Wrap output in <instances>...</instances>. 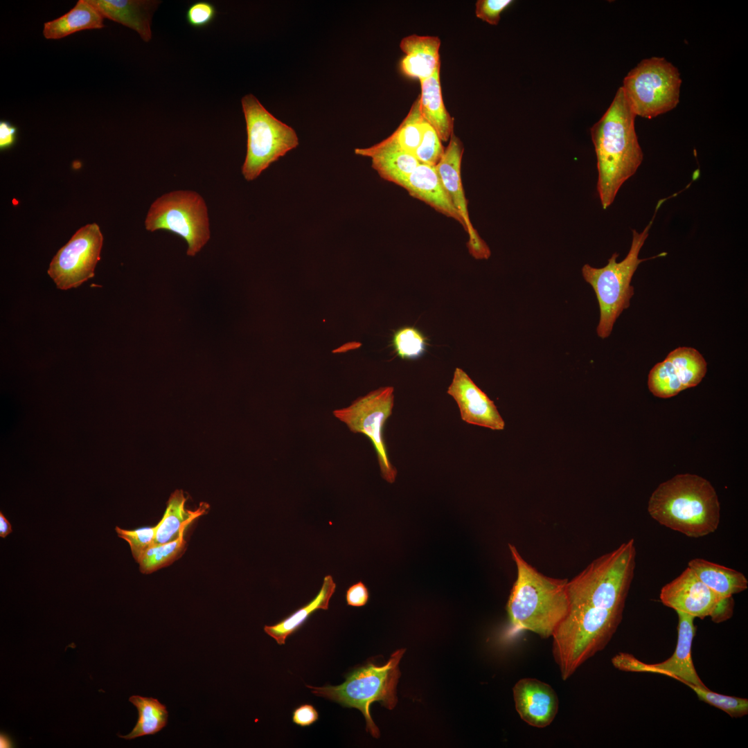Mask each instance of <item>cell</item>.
Returning <instances> with one entry per match:
<instances>
[{
  "instance_id": "6da1fadb",
  "label": "cell",
  "mask_w": 748,
  "mask_h": 748,
  "mask_svg": "<svg viewBox=\"0 0 748 748\" xmlns=\"http://www.w3.org/2000/svg\"><path fill=\"white\" fill-rule=\"evenodd\" d=\"M635 117L619 87L607 110L590 129L597 159L596 188L603 209L614 202L620 188L642 163Z\"/></svg>"
},
{
  "instance_id": "7a4b0ae2",
  "label": "cell",
  "mask_w": 748,
  "mask_h": 748,
  "mask_svg": "<svg viewBox=\"0 0 748 748\" xmlns=\"http://www.w3.org/2000/svg\"><path fill=\"white\" fill-rule=\"evenodd\" d=\"M508 548L517 568V578L506 604L511 627L514 632L531 631L548 639L570 609L569 580L542 574L524 559L514 545L509 544Z\"/></svg>"
},
{
  "instance_id": "3957f363",
  "label": "cell",
  "mask_w": 748,
  "mask_h": 748,
  "mask_svg": "<svg viewBox=\"0 0 748 748\" xmlns=\"http://www.w3.org/2000/svg\"><path fill=\"white\" fill-rule=\"evenodd\" d=\"M648 511L661 525L692 538L715 532L720 519L714 488L691 474H678L659 484L650 497Z\"/></svg>"
},
{
  "instance_id": "277c9868",
  "label": "cell",
  "mask_w": 748,
  "mask_h": 748,
  "mask_svg": "<svg viewBox=\"0 0 748 748\" xmlns=\"http://www.w3.org/2000/svg\"><path fill=\"white\" fill-rule=\"evenodd\" d=\"M623 611L571 605L553 633L552 653L565 681L587 660L603 650L623 618Z\"/></svg>"
},
{
  "instance_id": "5b68a950",
  "label": "cell",
  "mask_w": 748,
  "mask_h": 748,
  "mask_svg": "<svg viewBox=\"0 0 748 748\" xmlns=\"http://www.w3.org/2000/svg\"><path fill=\"white\" fill-rule=\"evenodd\" d=\"M634 539L593 560L571 580L567 589L571 605L623 611L636 566Z\"/></svg>"
},
{
  "instance_id": "8992f818",
  "label": "cell",
  "mask_w": 748,
  "mask_h": 748,
  "mask_svg": "<svg viewBox=\"0 0 748 748\" xmlns=\"http://www.w3.org/2000/svg\"><path fill=\"white\" fill-rule=\"evenodd\" d=\"M666 199L664 198L658 202L652 220L642 232L632 230L631 247L622 261L617 262L619 254L614 253L603 267L596 268L588 264L582 267L583 278L592 287L598 302L600 319L596 332L602 339L610 335L618 317L630 307V299L634 294V287L630 283L638 266L645 260L666 255L664 252L648 258H639L657 213Z\"/></svg>"
},
{
  "instance_id": "52a82bcc",
  "label": "cell",
  "mask_w": 748,
  "mask_h": 748,
  "mask_svg": "<svg viewBox=\"0 0 748 748\" xmlns=\"http://www.w3.org/2000/svg\"><path fill=\"white\" fill-rule=\"evenodd\" d=\"M404 652L405 649L396 650L383 666L368 663L353 670L341 684L321 687L306 685V687L317 696L337 702L344 707L359 710L366 720V730L378 738L380 733L371 718L370 707L375 702L390 710L395 706L396 686L400 676L399 663Z\"/></svg>"
},
{
  "instance_id": "ba28073f",
  "label": "cell",
  "mask_w": 748,
  "mask_h": 748,
  "mask_svg": "<svg viewBox=\"0 0 748 748\" xmlns=\"http://www.w3.org/2000/svg\"><path fill=\"white\" fill-rule=\"evenodd\" d=\"M241 103L247 134L242 173L247 181H252L272 163L296 148L299 139L292 127L274 117L253 95H245Z\"/></svg>"
},
{
  "instance_id": "9c48e42d",
  "label": "cell",
  "mask_w": 748,
  "mask_h": 748,
  "mask_svg": "<svg viewBox=\"0 0 748 748\" xmlns=\"http://www.w3.org/2000/svg\"><path fill=\"white\" fill-rule=\"evenodd\" d=\"M681 84L674 65L664 57H652L632 69L621 87L636 116L652 118L676 107Z\"/></svg>"
},
{
  "instance_id": "30bf717a",
  "label": "cell",
  "mask_w": 748,
  "mask_h": 748,
  "mask_svg": "<svg viewBox=\"0 0 748 748\" xmlns=\"http://www.w3.org/2000/svg\"><path fill=\"white\" fill-rule=\"evenodd\" d=\"M149 231L164 230L177 234L188 244V256H195L210 238L206 204L202 197L190 190H176L157 198L145 220Z\"/></svg>"
},
{
  "instance_id": "8fae6325",
  "label": "cell",
  "mask_w": 748,
  "mask_h": 748,
  "mask_svg": "<svg viewBox=\"0 0 748 748\" xmlns=\"http://www.w3.org/2000/svg\"><path fill=\"white\" fill-rule=\"evenodd\" d=\"M393 406L394 389L384 386L357 398L347 407L332 412L350 431L363 434L370 439L377 455L381 476L389 483H394L398 472L389 458L383 429L392 414Z\"/></svg>"
},
{
  "instance_id": "7c38bea8",
  "label": "cell",
  "mask_w": 748,
  "mask_h": 748,
  "mask_svg": "<svg viewBox=\"0 0 748 748\" xmlns=\"http://www.w3.org/2000/svg\"><path fill=\"white\" fill-rule=\"evenodd\" d=\"M103 244V236L97 224L79 229L50 262L47 273L57 287L76 288L93 278Z\"/></svg>"
},
{
  "instance_id": "4fadbf2b",
  "label": "cell",
  "mask_w": 748,
  "mask_h": 748,
  "mask_svg": "<svg viewBox=\"0 0 748 748\" xmlns=\"http://www.w3.org/2000/svg\"><path fill=\"white\" fill-rule=\"evenodd\" d=\"M678 618L677 641L673 655L666 660L653 664H644L633 656L619 653L612 658L616 668L625 671L648 672L663 674L676 679L686 686L693 684L707 688L694 666L691 648L695 635V617L688 614L676 612Z\"/></svg>"
},
{
  "instance_id": "5bb4252c",
  "label": "cell",
  "mask_w": 748,
  "mask_h": 748,
  "mask_svg": "<svg viewBox=\"0 0 748 748\" xmlns=\"http://www.w3.org/2000/svg\"><path fill=\"white\" fill-rule=\"evenodd\" d=\"M707 364L691 347H679L657 363L648 375V388L659 398H667L697 386L705 376Z\"/></svg>"
},
{
  "instance_id": "9a60e30c",
  "label": "cell",
  "mask_w": 748,
  "mask_h": 748,
  "mask_svg": "<svg viewBox=\"0 0 748 748\" xmlns=\"http://www.w3.org/2000/svg\"><path fill=\"white\" fill-rule=\"evenodd\" d=\"M463 152V144L454 132L441 159L435 168L452 203L464 221L465 231L469 235L467 247L470 253L475 259H488L491 254L490 250L474 228L469 216L467 201L464 194L461 175Z\"/></svg>"
},
{
  "instance_id": "2e32d148",
  "label": "cell",
  "mask_w": 748,
  "mask_h": 748,
  "mask_svg": "<svg viewBox=\"0 0 748 748\" xmlns=\"http://www.w3.org/2000/svg\"><path fill=\"white\" fill-rule=\"evenodd\" d=\"M659 598L666 607L695 618L710 616L721 598L704 585L688 567L661 589Z\"/></svg>"
},
{
  "instance_id": "e0dca14e",
  "label": "cell",
  "mask_w": 748,
  "mask_h": 748,
  "mask_svg": "<svg viewBox=\"0 0 748 748\" xmlns=\"http://www.w3.org/2000/svg\"><path fill=\"white\" fill-rule=\"evenodd\" d=\"M447 392L456 401L465 422L493 430L504 429L505 422L494 402L463 369L456 368Z\"/></svg>"
},
{
  "instance_id": "ac0fdd59",
  "label": "cell",
  "mask_w": 748,
  "mask_h": 748,
  "mask_svg": "<svg viewBox=\"0 0 748 748\" xmlns=\"http://www.w3.org/2000/svg\"><path fill=\"white\" fill-rule=\"evenodd\" d=\"M515 709L528 725L544 728L555 718L559 709L556 692L547 683L535 678H522L513 688Z\"/></svg>"
},
{
  "instance_id": "d6986e66",
  "label": "cell",
  "mask_w": 748,
  "mask_h": 748,
  "mask_svg": "<svg viewBox=\"0 0 748 748\" xmlns=\"http://www.w3.org/2000/svg\"><path fill=\"white\" fill-rule=\"evenodd\" d=\"M355 153L371 158L372 168L381 178L402 188L420 163L412 154L404 150L391 135L371 147L356 148Z\"/></svg>"
},
{
  "instance_id": "ffe728a7",
  "label": "cell",
  "mask_w": 748,
  "mask_h": 748,
  "mask_svg": "<svg viewBox=\"0 0 748 748\" xmlns=\"http://www.w3.org/2000/svg\"><path fill=\"white\" fill-rule=\"evenodd\" d=\"M104 18L139 33L144 42L152 38L151 21L159 1L149 0H87Z\"/></svg>"
},
{
  "instance_id": "44dd1931",
  "label": "cell",
  "mask_w": 748,
  "mask_h": 748,
  "mask_svg": "<svg viewBox=\"0 0 748 748\" xmlns=\"http://www.w3.org/2000/svg\"><path fill=\"white\" fill-rule=\"evenodd\" d=\"M443 215L453 218L465 229L464 221L452 203L435 166L419 163L402 187Z\"/></svg>"
},
{
  "instance_id": "7402d4cb",
  "label": "cell",
  "mask_w": 748,
  "mask_h": 748,
  "mask_svg": "<svg viewBox=\"0 0 748 748\" xmlns=\"http://www.w3.org/2000/svg\"><path fill=\"white\" fill-rule=\"evenodd\" d=\"M440 43L436 36L410 35L403 37L400 43L405 55L400 63L402 71L420 81L433 75L440 67Z\"/></svg>"
},
{
  "instance_id": "603a6c76",
  "label": "cell",
  "mask_w": 748,
  "mask_h": 748,
  "mask_svg": "<svg viewBox=\"0 0 748 748\" xmlns=\"http://www.w3.org/2000/svg\"><path fill=\"white\" fill-rule=\"evenodd\" d=\"M440 68L431 77L420 81L421 93L419 97L422 118L435 130L440 140L446 142L454 132V119L443 102Z\"/></svg>"
},
{
  "instance_id": "cb8c5ba5",
  "label": "cell",
  "mask_w": 748,
  "mask_h": 748,
  "mask_svg": "<svg viewBox=\"0 0 748 748\" xmlns=\"http://www.w3.org/2000/svg\"><path fill=\"white\" fill-rule=\"evenodd\" d=\"M697 578L721 598L745 591L748 580L740 571L702 559L694 558L688 562Z\"/></svg>"
},
{
  "instance_id": "d4e9b609",
  "label": "cell",
  "mask_w": 748,
  "mask_h": 748,
  "mask_svg": "<svg viewBox=\"0 0 748 748\" xmlns=\"http://www.w3.org/2000/svg\"><path fill=\"white\" fill-rule=\"evenodd\" d=\"M186 501V498L181 490H175L170 495L166 512L157 525L152 545L166 544L178 539L187 526L203 515L208 507L203 503L196 510H188L185 508Z\"/></svg>"
},
{
  "instance_id": "484cf974",
  "label": "cell",
  "mask_w": 748,
  "mask_h": 748,
  "mask_svg": "<svg viewBox=\"0 0 748 748\" xmlns=\"http://www.w3.org/2000/svg\"><path fill=\"white\" fill-rule=\"evenodd\" d=\"M104 19L87 0H79L68 12L44 23L43 35L48 39H59L79 31L102 28Z\"/></svg>"
},
{
  "instance_id": "4316f807",
  "label": "cell",
  "mask_w": 748,
  "mask_h": 748,
  "mask_svg": "<svg viewBox=\"0 0 748 748\" xmlns=\"http://www.w3.org/2000/svg\"><path fill=\"white\" fill-rule=\"evenodd\" d=\"M336 589V583L330 575L324 577L317 596L308 604L273 625H265L264 631L279 645L285 643L288 636L299 630L317 610L328 609L330 600Z\"/></svg>"
},
{
  "instance_id": "83f0119b",
  "label": "cell",
  "mask_w": 748,
  "mask_h": 748,
  "mask_svg": "<svg viewBox=\"0 0 748 748\" xmlns=\"http://www.w3.org/2000/svg\"><path fill=\"white\" fill-rule=\"evenodd\" d=\"M138 710L139 718L132 731L125 735H118L125 740L154 735L163 729L168 722V713L166 705L153 697L132 695L129 698Z\"/></svg>"
},
{
  "instance_id": "f1b7e54d",
  "label": "cell",
  "mask_w": 748,
  "mask_h": 748,
  "mask_svg": "<svg viewBox=\"0 0 748 748\" xmlns=\"http://www.w3.org/2000/svg\"><path fill=\"white\" fill-rule=\"evenodd\" d=\"M423 122L418 96L407 116L391 136L404 150L413 155L422 139Z\"/></svg>"
},
{
  "instance_id": "f546056e",
  "label": "cell",
  "mask_w": 748,
  "mask_h": 748,
  "mask_svg": "<svg viewBox=\"0 0 748 748\" xmlns=\"http://www.w3.org/2000/svg\"><path fill=\"white\" fill-rule=\"evenodd\" d=\"M184 533L170 542L152 545L142 555L139 561L140 571L143 573H150L162 567H166L177 559L184 551L186 542Z\"/></svg>"
},
{
  "instance_id": "4dcf8cb0",
  "label": "cell",
  "mask_w": 748,
  "mask_h": 748,
  "mask_svg": "<svg viewBox=\"0 0 748 748\" xmlns=\"http://www.w3.org/2000/svg\"><path fill=\"white\" fill-rule=\"evenodd\" d=\"M391 343L397 355L407 360L421 357L427 344L423 333L412 326H404L395 331Z\"/></svg>"
},
{
  "instance_id": "1f68e13d",
  "label": "cell",
  "mask_w": 748,
  "mask_h": 748,
  "mask_svg": "<svg viewBox=\"0 0 748 748\" xmlns=\"http://www.w3.org/2000/svg\"><path fill=\"white\" fill-rule=\"evenodd\" d=\"M700 700L716 707L731 718H742L748 713V700L725 695L711 691L708 688L688 684Z\"/></svg>"
},
{
  "instance_id": "d6a6232c",
  "label": "cell",
  "mask_w": 748,
  "mask_h": 748,
  "mask_svg": "<svg viewBox=\"0 0 748 748\" xmlns=\"http://www.w3.org/2000/svg\"><path fill=\"white\" fill-rule=\"evenodd\" d=\"M445 152L442 141L435 130L425 120L421 141L413 154L420 163L436 166Z\"/></svg>"
},
{
  "instance_id": "836d02e7",
  "label": "cell",
  "mask_w": 748,
  "mask_h": 748,
  "mask_svg": "<svg viewBox=\"0 0 748 748\" xmlns=\"http://www.w3.org/2000/svg\"><path fill=\"white\" fill-rule=\"evenodd\" d=\"M115 531L118 537L129 543L132 554L136 562H139L143 553L153 544L157 526L140 528L132 531L125 530L116 526Z\"/></svg>"
},
{
  "instance_id": "e575fe53",
  "label": "cell",
  "mask_w": 748,
  "mask_h": 748,
  "mask_svg": "<svg viewBox=\"0 0 748 748\" xmlns=\"http://www.w3.org/2000/svg\"><path fill=\"white\" fill-rule=\"evenodd\" d=\"M216 16L215 6L206 1H197L191 4L186 10L188 24L194 28H204L209 25Z\"/></svg>"
},
{
  "instance_id": "d590c367",
  "label": "cell",
  "mask_w": 748,
  "mask_h": 748,
  "mask_svg": "<svg viewBox=\"0 0 748 748\" xmlns=\"http://www.w3.org/2000/svg\"><path fill=\"white\" fill-rule=\"evenodd\" d=\"M512 0H478L476 2L477 17L490 25H497L501 13L512 4Z\"/></svg>"
},
{
  "instance_id": "8d00e7d4",
  "label": "cell",
  "mask_w": 748,
  "mask_h": 748,
  "mask_svg": "<svg viewBox=\"0 0 748 748\" xmlns=\"http://www.w3.org/2000/svg\"><path fill=\"white\" fill-rule=\"evenodd\" d=\"M369 598V593L366 586L359 581L351 585L346 591V600L348 605L353 607H362L365 605Z\"/></svg>"
},
{
  "instance_id": "74e56055",
  "label": "cell",
  "mask_w": 748,
  "mask_h": 748,
  "mask_svg": "<svg viewBox=\"0 0 748 748\" xmlns=\"http://www.w3.org/2000/svg\"><path fill=\"white\" fill-rule=\"evenodd\" d=\"M319 719V713L317 709L311 704H302L294 709L292 713V721L294 724L301 727H308Z\"/></svg>"
},
{
  "instance_id": "f35d334b",
  "label": "cell",
  "mask_w": 748,
  "mask_h": 748,
  "mask_svg": "<svg viewBox=\"0 0 748 748\" xmlns=\"http://www.w3.org/2000/svg\"><path fill=\"white\" fill-rule=\"evenodd\" d=\"M733 596L721 598L710 616L711 620L715 623H720L729 619L733 614Z\"/></svg>"
},
{
  "instance_id": "ab89813d",
  "label": "cell",
  "mask_w": 748,
  "mask_h": 748,
  "mask_svg": "<svg viewBox=\"0 0 748 748\" xmlns=\"http://www.w3.org/2000/svg\"><path fill=\"white\" fill-rule=\"evenodd\" d=\"M17 128L8 121L0 122V149L4 150L11 148L15 143Z\"/></svg>"
},
{
  "instance_id": "60d3db41",
  "label": "cell",
  "mask_w": 748,
  "mask_h": 748,
  "mask_svg": "<svg viewBox=\"0 0 748 748\" xmlns=\"http://www.w3.org/2000/svg\"><path fill=\"white\" fill-rule=\"evenodd\" d=\"M12 532V527L8 520L3 513H0V536L6 537Z\"/></svg>"
},
{
  "instance_id": "b9f144b4",
  "label": "cell",
  "mask_w": 748,
  "mask_h": 748,
  "mask_svg": "<svg viewBox=\"0 0 748 748\" xmlns=\"http://www.w3.org/2000/svg\"><path fill=\"white\" fill-rule=\"evenodd\" d=\"M12 745L10 740L6 735L1 734L0 738V747H10Z\"/></svg>"
}]
</instances>
